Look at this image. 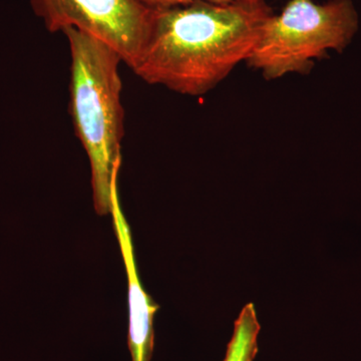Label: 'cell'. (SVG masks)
Returning a JSON list of instances; mask_svg holds the SVG:
<instances>
[{
  "mask_svg": "<svg viewBox=\"0 0 361 361\" xmlns=\"http://www.w3.org/2000/svg\"><path fill=\"white\" fill-rule=\"evenodd\" d=\"M142 4L149 7V8H167L178 6H184V4H192L195 1H206L215 4H232V2L239 1V0H139Z\"/></svg>",
  "mask_w": 361,
  "mask_h": 361,
  "instance_id": "obj_7",
  "label": "cell"
},
{
  "mask_svg": "<svg viewBox=\"0 0 361 361\" xmlns=\"http://www.w3.org/2000/svg\"><path fill=\"white\" fill-rule=\"evenodd\" d=\"M273 13L265 0L153 9L148 40L132 70L147 84L204 96L246 63Z\"/></svg>",
  "mask_w": 361,
  "mask_h": 361,
  "instance_id": "obj_1",
  "label": "cell"
},
{
  "mask_svg": "<svg viewBox=\"0 0 361 361\" xmlns=\"http://www.w3.org/2000/svg\"><path fill=\"white\" fill-rule=\"evenodd\" d=\"M260 329L255 307L252 303L247 304L235 322L224 361H253L258 353Z\"/></svg>",
  "mask_w": 361,
  "mask_h": 361,
  "instance_id": "obj_6",
  "label": "cell"
},
{
  "mask_svg": "<svg viewBox=\"0 0 361 361\" xmlns=\"http://www.w3.org/2000/svg\"><path fill=\"white\" fill-rule=\"evenodd\" d=\"M71 51L70 111L78 140L87 152L92 170L96 212L111 213L114 169L122 160L123 108V59L103 40L77 28L63 32Z\"/></svg>",
  "mask_w": 361,
  "mask_h": 361,
  "instance_id": "obj_2",
  "label": "cell"
},
{
  "mask_svg": "<svg viewBox=\"0 0 361 361\" xmlns=\"http://www.w3.org/2000/svg\"><path fill=\"white\" fill-rule=\"evenodd\" d=\"M360 18L353 0H290L281 13L266 20L247 66L266 80L308 75L329 51H343L353 42Z\"/></svg>",
  "mask_w": 361,
  "mask_h": 361,
  "instance_id": "obj_3",
  "label": "cell"
},
{
  "mask_svg": "<svg viewBox=\"0 0 361 361\" xmlns=\"http://www.w3.org/2000/svg\"><path fill=\"white\" fill-rule=\"evenodd\" d=\"M51 32L73 27L110 45L134 68L148 40L153 9L139 0H32Z\"/></svg>",
  "mask_w": 361,
  "mask_h": 361,
  "instance_id": "obj_4",
  "label": "cell"
},
{
  "mask_svg": "<svg viewBox=\"0 0 361 361\" xmlns=\"http://www.w3.org/2000/svg\"><path fill=\"white\" fill-rule=\"evenodd\" d=\"M122 160L114 169L111 185V214L114 229L120 245L123 264L128 277V300H129V345L132 361H151L155 344L154 318L160 306L145 291L141 285L134 244L129 223L126 219L118 196V180Z\"/></svg>",
  "mask_w": 361,
  "mask_h": 361,
  "instance_id": "obj_5",
  "label": "cell"
}]
</instances>
